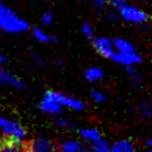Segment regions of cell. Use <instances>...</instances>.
Wrapping results in <instances>:
<instances>
[{"label": "cell", "mask_w": 152, "mask_h": 152, "mask_svg": "<svg viewBox=\"0 0 152 152\" xmlns=\"http://www.w3.org/2000/svg\"><path fill=\"white\" fill-rule=\"evenodd\" d=\"M1 4H2V0H0V6H1Z\"/></svg>", "instance_id": "28"}, {"label": "cell", "mask_w": 152, "mask_h": 152, "mask_svg": "<svg viewBox=\"0 0 152 152\" xmlns=\"http://www.w3.org/2000/svg\"><path fill=\"white\" fill-rule=\"evenodd\" d=\"M56 124L61 129H68V128H75V124H72L68 119L64 118V117H59L56 120Z\"/></svg>", "instance_id": "21"}, {"label": "cell", "mask_w": 152, "mask_h": 152, "mask_svg": "<svg viewBox=\"0 0 152 152\" xmlns=\"http://www.w3.org/2000/svg\"><path fill=\"white\" fill-rule=\"evenodd\" d=\"M138 110H139L141 117H143L145 119H149L151 117V104H150L149 101L141 102L139 107H138Z\"/></svg>", "instance_id": "17"}, {"label": "cell", "mask_w": 152, "mask_h": 152, "mask_svg": "<svg viewBox=\"0 0 152 152\" xmlns=\"http://www.w3.org/2000/svg\"><path fill=\"white\" fill-rule=\"evenodd\" d=\"M106 18L109 22H112V21H115V20H117L118 16H117V13H114V12H109L108 15H107Z\"/></svg>", "instance_id": "25"}, {"label": "cell", "mask_w": 152, "mask_h": 152, "mask_svg": "<svg viewBox=\"0 0 152 152\" xmlns=\"http://www.w3.org/2000/svg\"><path fill=\"white\" fill-rule=\"evenodd\" d=\"M78 132H79L81 139L85 140L86 142H89V143H92L101 137L100 132L94 128H81Z\"/></svg>", "instance_id": "12"}, {"label": "cell", "mask_w": 152, "mask_h": 152, "mask_svg": "<svg viewBox=\"0 0 152 152\" xmlns=\"http://www.w3.org/2000/svg\"><path fill=\"white\" fill-rule=\"evenodd\" d=\"M0 131L10 141L21 143L27 138V131L21 124L15 120L0 117Z\"/></svg>", "instance_id": "2"}, {"label": "cell", "mask_w": 152, "mask_h": 152, "mask_svg": "<svg viewBox=\"0 0 152 152\" xmlns=\"http://www.w3.org/2000/svg\"><path fill=\"white\" fill-rule=\"evenodd\" d=\"M58 149L61 152H80L86 150L83 144L78 140H66L59 144Z\"/></svg>", "instance_id": "10"}, {"label": "cell", "mask_w": 152, "mask_h": 152, "mask_svg": "<svg viewBox=\"0 0 152 152\" xmlns=\"http://www.w3.org/2000/svg\"><path fill=\"white\" fill-rule=\"evenodd\" d=\"M53 21V15L51 11H45L41 16V23L43 26H49Z\"/></svg>", "instance_id": "22"}, {"label": "cell", "mask_w": 152, "mask_h": 152, "mask_svg": "<svg viewBox=\"0 0 152 152\" xmlns=\"http://www.w3.org/2000/svg\"><path fill=\"white\" fill-rule=\"evenodd\" d=\"M0 86H9L17 90H25L27 88V85L22 79L1 68H0Z\"/></svg>", "instance_id": "7"}, {"label": "cell", "mask_w": 152, "mask_h": 152, "mask_svg": "<svg viewBox=\"0 0 152 152\" xmlns=\"http://www.w3.org/2000/svg\"><path fill=\"white\" fill-rule=\"evenodd\" d=\"M39 108L43 113H47L49 115H59L62 112V107L58 102L51 100L50 98L43 96L41 101L39 103Z\"/></svg>", "instance_id": "9"}, {"label": "cell", "mask_w": 152, "mask_h": 152, "mask_svg": "<svg viewBox=\"0 0 152 152\" xmlns=\"http://www.w3.org/2000/svg\"><path fill=\"white\" fill-rule=\"evenodd\" d=\"M108 2H109L110 6H111L114 10H119V9L122 8L123 6L127 4V1H126V0H109Z\"/></svg>", "instance_id": "23"}, {"label": "cell", "mask_w": 152, "mask_h": 152, "mask_svg": "<svg viewBox=\"0 0 152 152\" xmlns=\"http://www.w3.org/2000/svg\"><path fill=\"white\" fill-rule=\"evenodd\" d=\"M0 29L7 34H21L29 29V23L9 7L0 6Z\"/></svg>", "instance_id": "1"}, {"label": "cell", "mask_w": 152, "mask_h": 152, "mask_svg": "<svg viewBox=\"0 0 152 152\" xmlns=\"http://www.w3.org/2000/svg\"><path fill=\"white\" fill-rule=\"evenodd\" d=\"M144 144H145V147L148 149H151L152 148V140L150 139V138H148V139L144 141Z\"/></svg>", "instance_id": "26"}, {"label": "cell", "mask_w": 152, "mask_h": 152, "mask_svg": "<svg viewBox=\"0 0 152 152\" xmlns=\"http://www.w3.org/2000/svg\"><path fill=\"white\" fill-rule=\"evenodd\" d=\"M135 150L134 144L130 140H119L110 145L111 152H133Z\"/></svg>", "instance_id": "11"}, {"label": "cell", "mask_w": 152, "mask_h": 152, "mask_svg": "<svg viewBox=\"0 0 152 152\" xmlns=\"http://www.w3.org/2000/svg\"><path fill=\"white\" fill-rule=\"evenodd\" d=\"M110 59L113 62L123 66V67H129V66H137V64H141L142 61V57L135 52V51H131V52H118L114 51V53L111 56Z\"/></svg>", "instance_id": "5"}, {"label": "cell", "mask_w": 152, "mask_h": 152, "mask_svg": "<svg viewBox=\"0 0 152 152\" xmlns=\"http://www.w3.org/2000/svg\"><path fill=\"white\" fill-rule=\"evenodd\" d=\"M83 76L89 82H98L103 78V71L98 67H90L85 70Z\"/></svg>", "instance_id": "14"}, {"label": "cell", "mask_w": 152, "mask_h": 152, "mask_svg": "<svg viewBox=\"0 0 152 152\" xmlns=\"http://www.w3.org/2000/svg\"><path fill=\"white\" fill-rule=\"evenodd\" d=\"M90 1L93 2L97 7H100V8H101V7H103V6H104L109 0H90Z\"/></svg>", "instance_id": "24"}, {"label": "cell", "mask_w": 152, "mask_h": 152, "mask_svg": "<svg viewBox=\"0 0 152 152\" xmlns=\"http://www.w3.org/2000/svg\"><path fill=\"white\" fill-rule=\"evenodd\" d=\"M90 98L96 103H102V102H104L107 100L106 94L101 92V91H99V90H91L90 91Z\"/></svg>", "instance_id": "19"}, {"label": "cell", "mask_w": 152, "mask_h": 152, "mask_svg": "<svg viewBox=\"0 0 152 152\" xmlns=\"http://www.w3.org/2000/svg\"><path fill=\"white\" fill-rule=\"evenodd\" d=\"M32 36H34V38L37 41H39V42L41 43H49V42H52V41H56V38L53 36L48 34L46 31H43L40 28H34V30H32Z\"/></svg>", "instance_id": "15"}, {"label": "cell", "mask_w": 152, "mask_h": 152, "mask_svg": "<svg viewBox=\"0 0 152 152\" xmlns=\"http://www.w3.org/2000/svg\"><path fill=\"white\" fill-rule=\"evenodd\" d=\"M4 56L0 53V64H4Z\"/></svg>", "instance_id": "27"}, {"label": "cell", "mask_w": 152, "mask_h": 152, "mask_svg": "<svg viewBox=\"0 0 152 152\" xmlns=\"http://www.w3.org/2000/svg\"><path fill=\"white\" fill-rule=\"evenodd\" d=\"M113 42L114 50L118 51V52H131V51H135L134 46L128 41L127 39L123 38H117L112 40Z\"/></svg>", "instance_id": "13"}, {"label": "cell", "mask_w": 152, "mask_h": 152, "mask_svg": "<svg viewBox=\"0 0 152 152\" xmlns=\"http://www.w3.org/2000/svg\"><path fill=\"white\" fill-rule=\"evenodd\" d=\"M43 96L50 98L51 100L58 102L61 107L67 108L69 110H72V111H81V110L85 109V103L81 100H79V99H77L75 97H70V96L64 94L61 92H58V91L49 90Z\"/></svg>", "instance_id": "4"}, {"label": "cell", "mask_w": 152, "mask_h": 152, "mask_svg": "<svg viewBox=\"0 0 152 152\" xmlns=\"http://www.w3.org/2000/svg\"><path fill=\"white\" fill-rule=\"evenodd\" d=\"M81 34H83L85 37H87L88 39H91L92 40L94 38V32H93V28L92 26L90 25V23H83V25L81 26Z\"/></svg>", "instance_id": "20"}, {"label": "cell", "mask_w": 152, "mask_h": 152, "mask_svg": "<svg viewBox=\"0 0 152 152\" xmlns=\"http://www.w3.org/2000/svg\"><path fill=\"white\" fill-rule=\"evenodd\" d=\"M118 11L119 16L121 17L122 20L133 23V25H144L149 20L148 13L135 6L126 4L121 9H119Z\"/></svg>", "instance_id": "3"}, {"label": "cell", "mask_w": 152, "mask_h": 152, "mask_svg": "<svg viewBox=\"0 0 152 152\" xmlns=\"http://www.w3.org/2000/svg\"><path fill=\"white\" fill-rule=\"evenodd\" d=\"M93 40V47L97 50L99 55L103 58H111V56L114 53V47L112 40L107 37H94Z\"/></svg>", "instance_id": "6"}, {"label": "cell", "mask_w": 152, "mask_h": 152, "mask_svg": "<svg viewBox=\"0 0 152 152\" xmlns=\"http://www.w3.org/2000/svg\"><path fill=\"white\" fill-rule=\"evenodd\" d=\"M56 147L51 143L50 140H48L47 138H34V140H31L28 144V150L32 152H50L53 151Z\"/></svg>", "instance_id": "8"}, {"label": "cell", "mask_w": 152, "mask_h": 152, "mask_svg": "<svg viewBox=\"0 0 152 152\" xmlns=\"http://www.w3.org/2000/svg\"><path fill=\"white\" fill-rule=\"evenodd\" d=\"M21 143H17V142H9L6 144H0V151H7V152H16L21 150Z\"/></svg>", "instance_id": "18"}, {"label": "cell", "mask_w": 152, "mask_h": 152, "mask_svg": "<svg viewBox=\"0 0 152 152\" xmlns=\"http://www.w3.org/2000/svg\"><path fill=\"white\" fill-rule=\"evenodd\" d=\"M91 149L96 152H110V143L101 137L91 143Z\"/></svg>", "instance_id": "16"}]
</instances>
